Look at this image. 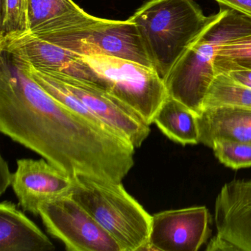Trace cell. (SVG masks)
<instances>
[{"mask_svg":"<svg viewBox=\"0 0 251 251\" xmlns=\"http://www.w3.org/2000/svg\"><path fill=\"white\" fill-rule=\"evenodd\" d=\"M2 53L0 131L72 177L122 182L134 165L136 148L58 102Z\"/></svg>","mask_w":251,"mask_h":251,"instance_id":"obj_1","label":"cell"},{"mask_svg":"<svg viewBox=\"0 0 251 251\" xmlns=\"http://www.w3.org/2000/svg\"><path fill=\"white\" fill-rule=\"evenodd\" d=\"M210 19L193 0H149L128 20L137 27L152 67L164 80Z\"/></svg>","mask_w":251,"mask_h":251,"instance_id":"obj_2","label":"cell"},{"mask_svg":"<svg viewBox=\"0 0 251 251\" xmlns=\"http://www.w3.org/2000/svg\"><path fill=\"white\" fill-rule=\"evenodd\" d=\"M71 196L117 241L122 251H146L152 215L122 182L74 177Z\"/></svg>","mask_w":251,"mask_h":251,"instance_id":"obj_3","label":"cell"},{"mask_svg":"<svg viewBox=\"0 0 251 251\" xmlns=\"http://www.w3.org/2000/svg\"><path fill=\"white\" fill-rule=\"evenodd\" d=\"M95 72L101 89L133 108L151 126L168 98L164 80L154 68L123 58L80 55Z\"/></svg>","mask_w":251,"mask_h":251,"instance_id":"obj_4","label":"cell"},{"mask_svg":"<svg viewBox=\"0 0 251 251\" xmlns=\"http://www.w3.org/2000/svg\"><path fill=\"white\" fill-rule=\"evenodd\" d=\"M36 36L79 55H108L152 67L137 27L128 19L100 18L96 23Z\"/></svg>","mask_w":251,"mask_h":251,"instance_id":"obj_5","label":"cell"},{"mask_svg":"<svg viewBox=\"0 0 251 251\" xmlns=\"http://www.w3.org/2000/svg\"><path fill=\"white\" fill-rule=\"evenodd\" d=\"M39 215L50 234L69 251H122L111 235L70 194L47 201Z\"/></svg>","mask_w":251,"mask_h":251,"instance_id":"obj_6","label":"cell"},{"mask_svg":"<svg viewBox=\"0 0 251 251\" xmlns=\"http://www.w3.org/2000/svg\"><path fill=\"white\" fill-rule=\"evenodd\" d=\"M217 234L207 251H251V178L226 183L216 198Z\"/></svg>","mask_w":251,"mask_h":251,"instance_id":"obj_7","label":"cell"},{"mask_svg":"<svg viewBox=\"0 0 251 251\" xmlns=\"http://www.w3.org/2000/svg\"><path fill=\"white\" fill-rule=\"evenodd\" d=\"M42 72L59 80L105 126L128 141L136 149L140 148L149 136V125L133 108L111 94L84 80L59 73Z\"/></svg>","mask_w":251,"mask_h":251,"instance_id":"obj_8","label":"cell"},{"mask_svg":"<svg viewBox=\"0 0 251 251\" xmlns=\"http://www.w3.org/2000/svg\"><path fill=\"white\" fill-rule=\"evenodd\" d=\"M214 47L196 42L185 51L164 79L168 95L199 114L217 73Z\"/></svg>","mask_w":251,"mask_h":251,"instance_id":"obj_9","label":"cell"},{"mask_svg":"<svg viewBox=\"0 0 251 251\" xmlns=\"http://www.w3.org/2000/svg\"><path fill=\"white\" fill-rule=\"evenodd\" d=\"M0 50L36 70L65 75L101 89L98 75L80 55L31 33L0 42Z\"/></svg>","mask_w":251,"mask_h":251,"instance_id":"obj_10","label":"cell"},{"mask_svg":"<svg viewBox=\"0 0 251 251\" xmlns=\"http://www.w3.org/2000/svg\"><path fill=\"white\" fill-rule=\"evenodd\" d=\"M209 216L205 206L153 214L146 251H198L209 236Z\"/></svg>","mask_w":251,"mask_h":251,"instance_id":"obj_11","label":"cell"},{"mask_svg":"<svg viewBox=\"0 0 251 251\" xmlns=\"http://www.w3.org/2000/svg\"><path fill=\"white\" fill-rule=\"evenodd\" d=\"M75 178L45 158L17 160L12 187L25 211L39 215L41 204L71 193Z\"/></svg>","mask_w":251,"mask_h":251,"instance_id":"obj_12","label":"cell"},{"mask_svg":"<svg viewBox=\"0 0 251 251\" xmlns=\"http://www.w3.org/2000/svg\"><path fill=\"white\" fill-rule=\"evenodd\" d=\"M55 245L14 202L0 203V251H50Z\"/></svg>","mask_w":251,"mask_h":251,"instance_id":"obj_13","label":"cell"},{"mask_svg":"<svg viewBox=\"0 0 251 251\" xmlns=\"http://www.w3.org/2000/svg\"><path fill=\"white\" fill-rule=\"evenodd\" d=\"M200 143L211 148L217 140L251 143V109L234 107L203 108L198 115Z\"/></svg>","mask_w":251,"mask_h":251,"instance_id":"obj_14","label":"cell"},{"mask_svg":"<svg viewBox=\"0 0 251 251\" xmlns=\"http://www.w3.org/2000/svg\"><path fill=\"white\" fill-rule=\"evenodd\" d=\"M100 20L86 13L73 0H27L29 32L36 36Z\"/></svg>","mask_w":251,"mask_h":251,"instance_id":"obj_15","label":"cell"},{"mask_svg":"<svg viewBox=\"0 0 251 251\" xmlns=\"http://www.w3.org/2000/svg\"><path fill=\"white\" fill-rule=\"evenodd\" d=\"M153 123L169 139L183 145L200 143L198 114L180 101L168 96Z\"/></svg>","mask_w":251,"mask_h":251,"instance_id":"obj_16","label":"cell"},{"mask_svg":"<svg viewBox=\"0 0 251 251\" xmlns=\"http://www.w3.org/2000/svg\"><path fill=\"white\" fill-rule=\"evenodd\" d=\"M251 36V17L231 8H222L211 16L196 42L217 48Z\"/></svg>","mask_w":251,"mask_h":251,"instance_id":"obj_17","label":"cell"},{"mask_svg":"<svg viewBox=\"0 0 251 251\" xmlns=\"http://www.w3.org/2000/svg\"><path fill=\"white\" fill-rule=\"evenodd\" d=\"M214 107L251 109V89L234 81L224 73H218L202 104V109Z\"/></svg>","mask_w":251,"mask_h":251,"instance_id":"obj_18","label":"cell"},{"mask_svg":"<svg viewBox=\"0 0 251 251\" xmlns=\"http://www.w3.org/2000/svg\"><path fill=\"white\" fill-rule=\"evenodd\" d=\"M214 63L217 74L251 70V36L216 48Z\"/></svg>","mask_w":251,"mask_h":251,"instance_id":"obj_19","label":"cell"},{"mask_svg":"<svg viewBox=\"0 0 251 251\" xmlns=\"http://www.w3.org/2000/svg\"><path fill=\"white\" fill-rule=\"evenodd\" d=\"M27 33V0H1L0 42Z\"/></svg>","mask_w":251,"mask_h":251,"instance_id":"obj_20","label":"cell"},{"mask_svg":"<svg viewBox=\"0 0 251 251\" xmlns=\"http://www.w3.org/2000/svg\"><path fill=\"white\" fill-rule=\"evenodd\" d=\"M211 148L219 161L226 167L234 170L251 167V143L217 140Z\"/></svg>","mask_w":251,"mask_h":251,"instance_id":"obj_21","label":"cell"},{"mask_svg":"<svg viewBox=\"0 0 251 251\" xmlns=\"http://www.w3.org/2000/svg\"><path fill=\"white\" fill-rule=\"evenodd\" d=\"M14 173H11L8 162L3 157L0 158V195H3L9 186H12Z\"/></svg>","mask_w":251,"mask_h":251,"instance_id":"obj_22","label":"cell"},{"mask_svg":"<svg viewBox=\"0 0 251 251\" xmlns=\"http://www.w3.org/2000/svg\"><path fill=\"white\" fill-rule=\"evenodd\" d=\"M220 5L251 17V0H214Z\"/></svg>","mask_w":251,"mask_h":251,"instance_id":"obj_23","label":"cell"},{"mask_svg":"<svg viewBox=\"0 0 251 251\" xmlns=\"http://www.w3.org/2000/svg\"><path fill=\"white\" fill-rule=\"evenodd\" d=\"M232 80L251 89V70H237L224 73Z\"/></svg>","mask_w":251,"mask_h":251,"instance_id":"obj_24","label":"cell"}]
</instances>
